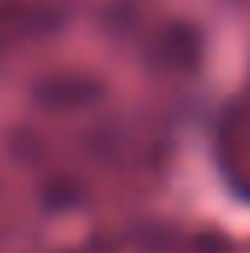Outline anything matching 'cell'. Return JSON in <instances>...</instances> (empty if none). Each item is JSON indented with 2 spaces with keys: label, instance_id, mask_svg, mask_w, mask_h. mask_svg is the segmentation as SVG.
Returning <instances> with one entry per match:
<instances>
[{
  "label": "cell",
  "instance_id": "1",
  "mask_svg": "<svg viewBox=\"0 0 250 253\" xmlns=\"http://www.w3.org/2000/svg\"><path fill=\"white\" fill-rule=\"evenodd\" d=\"M100 97V88L80 77H50L36 88V100L47 109H80Z\"/></svg>",
  "mask_w": 250,
  "mask_h": 253
}]
</instances>
